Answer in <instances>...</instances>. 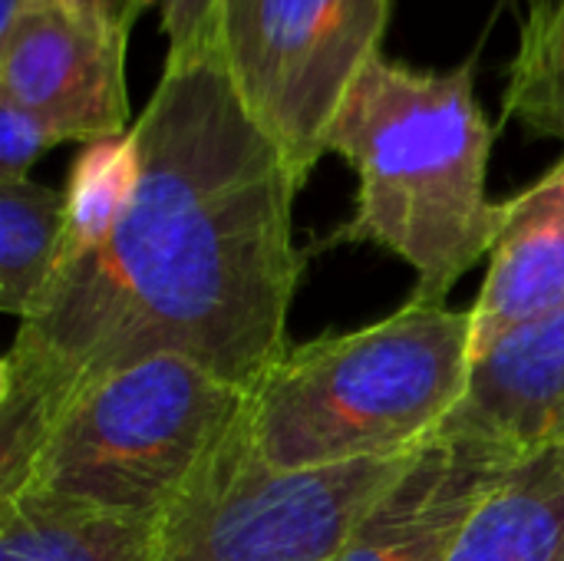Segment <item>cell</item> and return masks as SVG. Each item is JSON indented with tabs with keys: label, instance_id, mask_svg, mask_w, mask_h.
Returning a JSON list of instances; mask_svg holds the SVG:
<instances>
[{
	"label": "cell",
	"instance_id": "cell-13",
	"mask_svg": "<svg viewBox=\"0 0 564 561\" xmlns=\"http://www.w3.org/2000/svg\"><path fill=\"white\" fill-rule=\"evenodd\" d=\"M69 225L66 188L30 179L0 182V311L26 321L63 258Z\"/></svg>",
	"mask_w": 564,
	"mask_h": 561
},
{
	"label": "cell",
	"instance_id": "cell-15",
	"mask_svg": "<svg viewBox=\"0 0 564 561\" xmlns=\"http://www.w3.org/2000/svg\"><path fill=\"white\" fill-rule=\"evenodd\" d=\"M53 145H59V139L43 119L10 99H0V182L30 179L33 162Z\"/></svg>",
	"mask_w": 564,
	"mask_h": 561
},
{
	"label": "cell",
	"instance_id": "cell-2",
	"mask_svg": "<svg viewBox=\"0 0 564 561\" xmlns=\"http://www.w3.org/2000/svg\"><path fill=\"white\" fill-rule=\"evenodd\" d=\"M492 142L476 60L436 73L377 53L327 129V152L357 172L354 215L327 245H377L416 271L413 304H446L499 235L502 202L486 195Z\"/></svg>",
	"mask_w": 564,
	"mask_h": 561
},
{
	"label": "cell",
	"instance_id": "cell-6",
	"mask_svg": "<svg viewBox=\"0 0 564 561\" xmlns=\"http://www.w3.org/2000/svg\"><path fill=\"white\" fill-rule=\"evenodd\" d=\"M420 450L327 470H271L248 410L162 522L155 561H330L370 503Z\"/></svg>",
	"mask_w": 564,
	"mask_h": 561
},
{
	"label": "cell",
	"instance_id": "cell-14",
	"mask_svg": "<svg viewBox=\"0 0 564 561\" xmlns=\"http://www.w3.org/2000/svg\"><path fill=\"white\" fill-rule=\"evenodd\" d=\"M506 116L535 136L564 139V0L529 10L509 66Z\"/></svg>",
	"mask_w": 564,
	"mask_h": 561
},
{
	"label": "cell",
	"instance_id": "cell-16",
	"mask_svg": "<svg viewBox=\"0 0 564 561\" xmlns=\"http://www.w3.org/2000/svg\"><path fill=\"white\" fill-rule=\"evenodd\" d=\"M215 0H159L162 33L169 40V56H188L205 50L208 13Z\"/></svg>",
	"mask_w": 564,
	"mask_h": 561
},
{
	"label": "cell",
	"instance_id": "cell-1",
	"mask_svg": "<svg viewBox=\"0 0 564 561\" xmlns=\"http://www.w3.org/2000/svg\"><path fill=\"white\" fill-rule=\"evenodd\" d=\"M129 132L119 205L96 228H66L56 274L0 364V499L23 489L83 384L178 354L251 393L288 350L301 182L215 53L165 56Z\"/></svg>",
	"mask_w": 564,
	"mask_h": 561
},
{
	"label": "cell",
	"instance_id": "cell-11",
	"mask_svg": "<svg viewBox=\"0 0 564 561\" xmlns=\"http://www.w3.org/2000/svg\"><path fill=\"white\" fill-rule=\"evenodd\" d=\"M446 561H564V440L516 460Z\"/></svg>",
	"mask_w": 564,
	"mask_h": 561
},
{
	"label": "cell",
	"instance_id": "cell-18",
	"mask_svg": "<svg viewBox=\"0 0 564 561\" xmlns=\"http://www.w3.org/2000/svg\"><path fill=\"white\" fill-rule=\"evenodd\" d=\"M542 3H549V0H529V10H535V7H542Z\"/></svg>",
	"mask_w": 564,
	"mask_h": 561
},
{
	"label": "cell",
	"instance_id": "cell-8",
	"mask_svg": "<svg viewBox=\"0 0 564 561\" xmlns=\"http://www.w3.org/2000/svg\"><path fill=\"white\" fill-rule=\"evenodd\" d=\"M509 446L436 433L370 503L330 561H446L479 503L516 466Z\"/></svg>",
	"mask_w": 564,
	"mask_h": 561
},
{
	"label": "cell",
	"instance_id": "cell-12",
	"mask_svg": "<svg viewBox=\"0 0 564 561\" xmlns=\"http://www.w3.org/2000/svg\"><path fill=\"white\" fill-rule=\"evenodd\" d=\"M162 522L109 516L36 489L0 499V561H155Z\"/></svg>",
	"mask_w": 564,
	"mask_h": 561
},
{
	"label": "cell",
	"instance_id": "cell-17",
	"mask_svg": "<svg viewBox=\"0 0 564 561\" xmlns=\"http://www.w3.org/2000/svg\"><path fill=\"white\" fill-rule=\"evenodd\" d=\"M46 3H59L66 10H76V13H86L93 20H102L109 26H122V30H132V23L139 20V13L159 0H46Z\"/></svg>",
	"mask_w": 564,
	"mask_h": 561
},
{
	"label": "cell",
	"instance_id": "cell-10",
	"mask_svg": "<svg viewBox=\"0 0 564 561\" xmlns=\"http://www.w3.org/2000/svg\"><path fill=\"white\" fill-rule=\"evenodd\" d=\"M440 433L479 436L516 453L564 440V308L473 364L466 400Z\"/></svg>",
	"mask_w": 564,
	"mask_h": 561
},
{
	"label": "cell",
	"instance_id": "cell-7",
	"mask_svg": "<svg viewBox=\"0 0 564 561\" xmlns=\"http://www.w3.org/2000/svg\"><path fill=\"white\" fill-rule=\"evenodd\" d=\"M129 30L59 3H40L0 36V99L43 119L59 142L129 132Z\"/></svg>",
	"mask_w": 564,
	"mask_h": 561
},
{
	"label": "cell",
	"instance_id": "cell-4",
	"mask_svg": "<svg viewBox=\"0 0 564 561\" xmlns=\"http://www.w3.org/2000/svg\"><path fill=\"white\" fill-rule=\"evenodd\" d=\"M248 397L178 354L135 360L59 407L23 489L165 522L245 417Z\"/></svg>",
	"mask_w": 564,
	"mask_h": 561
},
{
	"label": "cell",
	"instance_id": "cell-9",
	"mask_svg": "<svg viewBox=\"0 0 564 561\" xmlns=\"http://www.w3.org/2000/svg\"><path fill=\"white\" fill-rule=\"evenodd\" d=\"M558 308H564V152L539 182L502 202L489 271L469 308L473 364Z\"/></svg>",
	"mask_w": 564,
	"mask_h": 561
},
{
	"label": "cell",
	"instance_id": "cell-3",
	"mask_svg": "<svg viewBox=\"0 0 564 561\" xmlns=\"http://www.w3.org/2000/svg\"><path fill=\"white\" fill-rule=\"evenodd\" d=\"M469 377V311L406 301L360 331L288 347L248 397V433L284 473L403 456L446 427Z\"/></svg>",
	"mask_w": 564,
	"mask_h": 561
},
{
	"label": "cell",
	"instance_id": "cell-5",
	"mask_svg": "<svg viewBox=\"0 0 564 561\" xmlns=\"http://www.w3.org/2000/svg\"><path fill=\"white\" fill-rule=\"evenodd\" d=\"M387 23L390 0H215L205 50L304 185Z\"/></svg>",
	"mask_w": 564,
	"mask_h": 561
}]
</instances>
